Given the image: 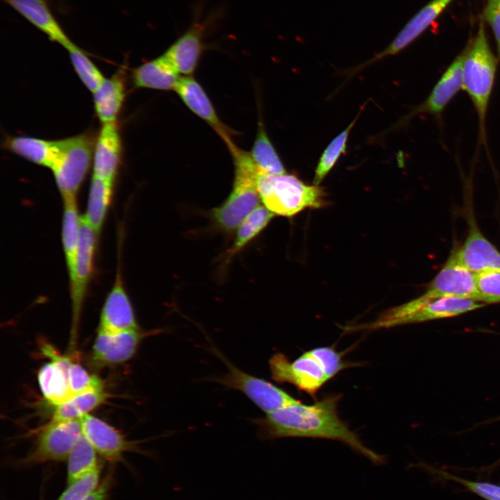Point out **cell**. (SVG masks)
<instances>
[{
    "label": "cell",
    "mask_w": 500,
    "mask_h": 500,
    "mask_svg": "<svg viewBox=\"0 0 500 500\" xmlns=\"http://www.w3.org/2000/svg\"><path fill=\"white\" fill-rule=\"evenodd\" d=\"M342 394H328L312 404L298 401L254 419L262 440L312 438L342 442L376 463L383 457L367 448L357 434L340 419L338 406Z\"/></svg>",
    "instance_id": "6da1fadb"
},
{
    "label": "cell",
    "mask_w": 500,
    "mask_h": 500,
    "mask_svg": "<svg viewBox=\"0 0 500 500\" xmlns=\"http://www.w3.org/2000/svg\"><path fill=\"white\" fill-rule=\"evenodd\" d=\"M497 60L490 48L483 24L463 53L462 88L469 95L477 113L479 138L485 141V119L493 90Z\"/></svg>",
    "instance_id": "7a4b0ae2"
},
{
    "label": "cell",
    "mask_w": 500,
    "mask_h": 500,
    "mask_svg": "<svg viewBox=\"0 0 500 500\" xmlns=\"http://www.w3.org/2000/svg\"><path fill=\"white\" fill-rule=\"evenodd\" d=\"M257 189L263 206L275 215L291 217L306 208H321L327 204L322 187L308 185L294 174H262Z\"/></svg>",
    "instance_id": "3957f363"
},
{
    "label": "cell",
    "mask_w": 500,
    "mask_h": 500,
    "mask_svg": "<svg viewBox=\"0 0 500 500\" xmlns=\"http://www.w3.org/2000/svg\"><path fill=\"white\" fill-rule=\"evenodd\" d=\"M59 141V151L50 169L62 199L76 198L91 165L93 142L86 134Z\"/></svg>",
    "instance_id": "277c9868"
},
{
    "label": "cell",
    "mask_w": 500,
    "mask_h": 500,
    "mask_svg": "<svg viewBox=\"0 0 500 500\" xmlns=\"http://www.w3.org/2000/svg\"><path fill=\"white\" fill-rule=\"evenodd\" d=\"M269 365L274 381L292 384L313 398L331 380L317 347L305 351L293 361L282 353H274Z\"/></svg>",
    "instance_id": "5b68a950"
},
{
    "label": "cell",
    "mask_w": 500,
    "mask_h": 500,
    "mask_svg": "<svg viewBox=\"0 0 500 500\" xmlns=\"http://www.w3.org/2000/svg\"><path fill=\"white\" fill-rule=\"evenodd\" d=\"M256 176L234 171L233 188L226 199L210 212L215 227L224 233H231L260 206Z\"/></svg>",
    "instance_id": "8992f818"
},
{
    "label": "cell",
    "mask_w": 500,
    "mask_h": 500,
    "mask_svg": "<svg viewBox=\"0 0 500 500\" xmlns=\"http://www.w3.org/2000/svg\"><path fill=\"white\" fill-rule=\"evenodd\" d=\"M214 351L228 369V372L215 378V381L226 388L242 392L266 414L299 400L271 382L244 372L230 362L217 349Z\"/></svg>",
    "instance_id": "52a82bcc"
},
{
    "label": "cell",
    "mask_w": 500,
    "mask_h": 500,
    "mask_svg": "<svg viewBox=\"0 0 500 500\" xmlns=\"http://www.w3.org/2000/svg\"><path fill=\"white\" fill-rule=\"evenodd\" d=\"M82 435L81 419L50 422L42 428L33 449L21 462L33 465L67 460Z\"/></svg>",
    "instance_id": "ba28073f"
},
{
    "label": "cell",
    "mask_w": 500,
    "mask_h": 500,
    "mask_svg": "<svg viewBox=\"0 0 500 500\" xmlns=\"http://www.w3.org/2000/svg\"><path fill=\"white\" fill-rule=\"evenodd\" d=\"M97 235L84 217H81L80 239L76 266L73 278L69 281L72 307V347L75 344L81 308L93 272Z\"/></svg>",
    "instance_id": "9c48e42d"
},
{
    "label": "cell",
    "mask_w": 500,
    "mask_h": 500,
    "mask_svg": "<svg viewBox=\"0 0 500 500\" xmlns=\"http://www.w3.org/2000/svg\"><path fill=\"white\" fill-rule=\"evenodd\" d=\"M420 297L425 301L440 297H458L480 301L475 274L459 264L452 251Z\"/></svg>",
    "instance_id": "30bf717a"
},
{
    "label": "cell",
    "mask_w": 500,
    "mask_h": 500,
    "mask_svg": "<svg viewBox=\"0 0 500 500\" xmlns=\"http://www.w3.org/2000/svg\"><path fill=\"white\" fill-rule=\"evenodd\" d=\"M159 332L138 328L111 333L99 329L92 347V360L101 366L122 364L135 355L144 338Z\"/></svg>",
    "instance_id": "8fae6325"
},
{
    "label": "cell",
    "mask_w": 500,
    "mask_h": 500,
    "mask_svg": "<svg viewBox=\"0 0 500 500\" xmlns=\"http://www.w3.org/2000/svg\"><path fill=\"white\" fill-rule=\"evenodd\" d=\"M453 0H432L419 10L381 51L354 67L355 74L381 59L394 56L415 41L442 13Z\"/></svg>",
    "instance_id": "7c38bea8"
},
{
    "label": "cell",
    "mask_w": 500,
    "mask_h": 500,
    "mask_svg": "<svg viewBox=\"0 0 500 500\" xmlns=\"http://www.w3.org/2000/svg\"><path fill=\"white\" fill-rule=\"evenodd\" d=\"M42 353L51 360L39 370L38 381L44 397L53 406L59 405L72 395L69 385L68 372L72 360L61 355L48 343L42 344Z\"/></svg>",
    "instance_id": "4fadbf2b"
},
{
    "label": "cell",
    "mask_w": 500,
    "mask_h": 500,
    "mask_svg": "<svg viewBox=\"0 0 500 500\" xmlns=\"http://www.w3.org/2000/svg\"><path fill=\"white\" fill-rule=\"evenodd\" d=\"M468 222L466 240L452 251L456 260L475 274L500 270V252L484 237L472 217Z\"/></svg>",
    "instance_id": "5bb4252c"
},
{
    "label": "cell",
    "mask_w": 500,
    "mask_h": 500,
    "mask_svg": "<svg viewBox=\"0 0 500 500\" xmlns=\"http://www.w3.org/2000/svg\"><path fill=\"white\" fill-rule=\"evenodd\" d=\"M81 422L84 438L98 454L110 462L121 461L124 453L138 449L136 444L118 430L95 416L86 414Z\"/></svg>",
    "instance_id": "9a60e30c"
},
{
    "label": "cell",
    "mask_w": 500,
    "mask_h": 500,
    "mask_svg": "<svg viewBox=\"0 0 500 500\" xmlns=\"http://www.w3.org/2000/svg\"><path fill=\"white\" fill-rule=\"evenodd\" d=\"M209 22L194 20L164 53L178 74L191 76L197 67L206 49L204 38Z\"/></svg>",
    "instance_id": "2e32d148"
},
{
    "label": "cell",
    "mask_w": 500,
    "mask_h": 500,
    "mask_svg": "<svg viewBox=\"0 0 500 500\" xmlns=\"http://www.w3.org/2000/svg\"><path fill=\"white\" fill-rule=\"evenodd\" d=\"M485 306V303L469 299L440 297L432 299L409 309L402 317L393 321L389 328L408 324L452 317Z\"/></svg>",
    "instance_id": "e0dca14e"
},
{
    "label": "cell",
    "mask_w": 500,
    "mask_h": 500,
    "mask_svg": "<svg viewBox=\"0 0 500 500\" xmlns=\"http://www.w3.org/2000/svg\"><path fill=\"white\" fill-rule=\"evenodd\" d=\"M138 328H140L134 310L118 269L114 285L101 310L99 329L117 333Z\"/></svg>",
    "instance_id": "ac0fdd59"
},
{
    "label": "cell",
    "mask_w": 500,
    "mask_h": 500,
    "mask_svg": "<svg viewBox=\"0 0 500 500\" xmlns=\"http://www.w3.org/2000/svg\"><path fill=\"white\" fill-rule=\"evenodd\" d=\"M174 90L185 105L210 125L224 142L232 139L233 131L219 119L208 94L197 80L192 76L180 77Z\"/></svg>",
    "instance_id": "d6986e66"
},
{
    "label": "cell",
    "mask_w": 500,
    "mask_h": 500,
    "mask_svg": "<svg viewBox=\"0 0 500 500\" xmlns=\"http://www.w3.org/2000/svg\"><path fill=\"white\" fill-rule=\"evenodd\" d=\"M122 142L116 122L103 124L93 152V176L114 182L119 166Z\"/></svg>",
    "instance_id": "ffe728a7"
},
{
    "label": "cell",
    "mask_w": 500,
    "mask_h": 500,
    "mask_svg": "<svg viewBox=\"0 0 500 500\" xmlns=\"http://www.w3.org/2000/svg\"><path fill=\"white\" fill-rule=\"evenodd\" d=\"M462 64L463 53L443 73L427 99L412 110L405 119L420 113L440 115L462 88Z\"/></svg>",
    "instance_id": "44dd1931"
},
{
    "label": "cell",
    "mask_w": 500,
    "mask_h": 500,
    "mask_svg": "<svg viewBox=\"0 0 500 500\" xmlns=\"http://www.w3.org/2000/svg\"><path fill=\"white\" fill-rule=\"evenodd\" d=\"M2 1L47 35L50 40L58 43L65 49L73 43L56 19L46 0Z\"/></svg>",
    "instance_id": "7402d4cb"
},
{
    "label": "cell",
    "mask_w": 500,
    "mask_h": 500,
    "mask_svg": "<svg viewBox=\"0 0 500 500\" xmlns=\"http://www.w3.org/2000/svg\"><path fill=\"white\" fill-rule=\"evenodd\" d=\"M180 77L164 53L143 63L133 72V83L136 88L165 91L174 90Z\"/></svg>",
    "instance_id": "603a6c76"
},
{
    "label": "cell",
    "mask_w": 500,
    "mask_h": 500,
    "mask_svg": "<svg viewBox=\"0 0 500 500\" xmlns=\"http://www.w3.org/2000/svg\"><path fill=\"white\" fill-rule=\"evenodd\" d=\"M275 215L265 206H258L238 227L233 244L223 254L220 262L222 274L234 258L267 226Z\"/></svg>",
    "instance_id": "cb8c5ba5"
},
{
    "label": "cell",
    "mask_w": 500,
    "mask_h": 500,
    "mask_svg": "<svg viewBox=\"0 0 500 500\" xmlns=\"http://www.w3.org/2000/svg\"><path fill=\"white\" fill-rule=\"evenodd\" d=\"M6 147L35 164L51 168L59 151V140H46L28 136L11 137Z\"/></svg>",
    "instance_id": "d4e9b609"
},
{
    "label": "cell",
    "mask_w": 500,
    "mask_h": 500,
    "mask_svg": "<svg viewBox=\"0 0 500 500\" xmlns=\"http://www.w3.org/2000/svg\"><path fill=\"white\" fill-rule=\"evenodd\" d=\"M94 109L102 124L116 122L124 99V85L118 74L104 78L93 92Z\"/></svg>",
    "instance_id": "484cf974"
},
{
    "label": "cell",
    "mask_w": 500,
    "mask_h": 500,
    "mask_svg": "<svg viewBox=\"0 0 500 500\" xmlns=\"http://www.w3.org/2000/svg\"><path fill=\"white\" fill-rule=\"evenodd\" d=\"M62 242L69 278L72 279L80 239L81 217L76 198L63 199Z\"/></svg>",
    "instance_id": "4316f807"
},
{
    "label": "cell",
    "mask_w": 500,
    "mask_h": 500,
    "mask_svg": "<svg viewBox=\"0 0 500 500\" xmlns=\"http://www.w3.org/2000/svg\"><path fill=\"white\" fill-rule=\"evenodd\" d=\"M108 397V394L104 388L91 390L74 395L66 401L56 406L50 422L81 419L103 404Z\"/></svg>",
    "instance_id": "83f0119b"
},
{
    "label": "cell",
    "mask_w": 500,
    "mask_h": 500,
    "mask_svg": "<svg viewBox=\"0 0 500 500\" xmlns=\"http://www.w3.org/2000/svg\"><path fill=\"white\" fill-rule=\"evenodd\" d=\"M112 182L92 176L89 190L87 210L83 216L98 235L104 222L111 202Z\"/></svg>",
    "instance_id": "f1b7e54d"
},
{
    "label": "cell",
    "mask_w": 500,
    "mask_h": 500,
    "mask_svg": "<svg viewBox=\"0 0 500 500\" xmlns=\"http://www.w3.org/2000/svg\"><path fill=\"white\" fill-rule=\"evenodd\" d=\"M251 156L262 174H279L286 170L276 149L271 142L262 121L258 122L256 140Z\"/></svg>",
    "instance_id": "f546056e"
},
{
    "label": "cell",
    "mask_w": 500,
    "mask_h": 500,
    "mask_svg": "<svg viewBox=\"0 0 500 500\" xmlns=\"http://www.w3.org/2000/svg\"><path fill=\"white\" fill-rule=\"evenodd\" d=\"M97 452L82 435L71 450L67 460V483L69 484L94 469L101 463Z\"/></svg>",
    "instance_id": "4dcf8cb0"
},
{
    "label": "cell",
    "mask_w": 500,
    "mask_h": 500,
    "mask_svg": "<svg viewBox=\"0 0 500 500\" xmlns=\"http://www.w3.org/2000/svg\"><path fill=\"white\" fill-rule=\"evenodd\" d=\"M359 114L354 120L328 144L322 153L317 163L313 184L319 185L337 162L341 154L346 149L347 142L351 130L356 122Z\"/></svg>",
    "instance_id": "1f68e13d"
},
{
    "label": "cell",
    "mask_w": 500,
    "mask_h": 500,
    "mask_svg": "<svg viewBox=\"0 0 500 500\" xmlns=\"http://www.w3.org/2000/svg\"><path fill=\"white\" fill-rule=\"evenodd\" d=\"M78 77L92 93L105 78L84 51L72 43L66 49Z\"/></svg>",
    "instance_id": "d6a6232c"
},
{
    "label": "cell",
    "mask_w": 500,
    "mask_h": 500,
    "mask_svg": "<svg viewBox=\"0 0 500 500\" xmlns=\"http://www.w3.org/2000/svg\"><path fill=\"white\" fill-rule=\"evenodd\" d=\"M428 469L432 474L438 478L458 483L485 500H500V485H499L465 479L446 471L435 468Z\"/></svg>",
    "instance_id": "836d02e7"
},
{
    "label": "cell",
    "mask_w": 500,
    "mask_h": 500,
    "mask_svg": "<svg viewBox=\"0 0 500 500\" xmlns=\"http://www.w3.org/2000/svg\"><path fill=\"white\" fill-rule=\"evenodd\" d=\"M101 472V465L67 484V488L56 500H85L99 486Z\"/></svg>",
    "instance_id": "e575fe53"
},
{
    "label": "cell",
    "mask_w": 500,
    "mask_h": 500,
    "mask_svg": "<svg viewBox=\"0 0 500 500\" xmlns=\"http://www.w3.org/2000/svg\"><path fill=\"white\" fill-rule=\"evenodd\" d=\"M68 378L72 397L88 390L104 388V383L99 376L90 374L81 365L73 361L69 369Z\"/></svg>",
    "instance_id": "d590c367"
},
{
    "label": "cell",
    "mask_w": 500,
    "mask_h": 500,
    "mask_svg": "<svg viewBox=\"0 0 500 500\" xmlns=\"http://www.w3.org/2000/svg\"><path fill=\"white\" fill-rule=\"evenodd\" d=\"M476 275L480 301L483 303L500 302V270L488 271Z\"/></svg>",
    "instance_id": "8d00e7d4"
},
{
    "label": "cell",
    "mask_w": 500,
    "mask_h": 500,
    "mask_svg": "<svg viewBox=\"0 0 500 500\" xmlns=\"http://www.w3.org/2000/svg\"><path fill=\"white\" fill-rule=\"evenodd\" d=\"M485 17L494 31L500 56V3L498 0H488L485 9Z\"/></svg>",
    "instance_id": "74e56055"
},
{
    "label": "cell",
    "mask_w": 500,
    "mask_h": 500,
    "mask_svg": "<svg viewBox=\"0 0 500 500\" xmlns=\"http://www.w3.org/2000/svg\"><path fill=\"white\" fill-rule=\"evenodd\" d=\"M112 476L109 472L97 489L85 500H107L112 484Z\"/></svg>",
    "instance_id": "f35d334b"
},
{
    "label": "cell",
    "mask_w": 500,
    "mask_h": 500,
    "mask_svg": "<svg viewBox=\"0 0 500 500\" xmlns=\"http://www.w3.org/2000/svg\"><path fill=\"white\" fill-rule=\"evenodd\" d=\"M498 1L500 3V0H498Z\"/></svg>",
    "instance_id": "ab89813d"
}]
</instances>
